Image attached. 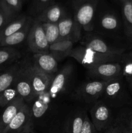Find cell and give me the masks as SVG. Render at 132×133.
<instances>
[{
  "mask_svg": "<svg viewBox=\"0 0 132 133\" xmlns=\"http://www.w3.org/2000/svg\"><path fill=\"white\" fill-rule=\"evenodd\" d=\"M86 113L85 112H77L66 122L64 127L65 133H80L84 125V119Z\"/></svg>",
  "mask_w": 132,
  "mask_h": 133,
  "instance_id": "7402d4cb",
  "label": "cell"
},
{
  "mask_svg": "<svg viewBox=\"0 0 132 133\" xmlns=\"http://www.w3.org/2000/svg\"><path fill=\"white\" fill-rule=\"evenodd\" d=\"M123 77L106 82L103 94L100 99L113 109H120L126 107L131 102L130 94Z\"/></svg>",
  "mask_w": 132,
  "mask_h": 133,
  "instance_id": "6da1fadb",
  "label": "cell"
},
{
  "mask_svg": "<svg viewBox=\"0 0 132 133\" xmlns=\"http://www.w3.org/2000/svg\"><path fill=\"white\" fill-rule=\"evenodd\" d=\"M90 115L91 121L97 132H104L115 121L113 109L101 99L92 105Z\"/></svg>",
  "mask_w": 132,
  "mask_h": 133,
  "instance_id": "3957f363",
  "label": "cell"
},
{
  "mask_svg": "<svg viewBox=\"0 0 132 133\" xmlns=\"http://www.w3.org/2000/svg\"><path fill=\"white\" fill-rule=\"evenodd\" d=\"M119 1H120V0H119Z\"/></svg>",
  "mask_w": 132,
  "mask_h": 133,
  "instance_id": "f35d334b",
  "label": "cell"
},
{
  "mask_svg": "<svg viewBox=\"0 0 132 133\" xmlns=\"http://www.w3.org/2000/svg\"><path fill=\"white\" fill-rule=\"evenodd\" d=\"M122 6L124 31L129 38L132 39V0H120Z\"/></svg>",
  "mask_w": 132,
  "mask_h": 133,
  "instance_id": "cb8c5ba5",
  "label": "cell"
},
{
  "mask_svg": "<svg viewBox=\"0 0 132 133\" xmlns=\"http://www.w3.org/2000/svg\"><path fill=\"white\" fill-rule=\"evenodd\" d=\"M68 57L76 60L87 70L104 62H120V58H119L100 54L84 45L73 48Z\"/></svg>",
  "mask_w": 132,
  "mask_h": 133,
  "instance_id": "7a4b0ae2",
  "label": "cell"
},
{
  "mask_svg": "<svg viewBox=\"0 0 132 133\" xmlns=\"http://www.w3.org/2000/svg\"><path fill=\"white\" fill-rule=\"evenodd\" d=\"M18 97V92L13 85L0 93V107H6Z\"/></svg>",
  "mask_w": 132,
  "mask_h": 133,
  "instance_id": "83f0119b",
  "label": "cell"
},
{
  "mask_svg": "<svg viewBox=\"0 0 132 133\" xmlns=\"http://www.w3.org/2000/svg\"><path fill=\"white\" fill-rule=\"evenodd\" d=\"M101 27L107 31H115L119 27V19L113 14H106L100 19Z\"/></svg>",
  "mask_w": 132,
  "mask_h": 133,
  "instance_id": "4316f807",
  "label": "cell"
},
{
  "mask_svg": "<svg viewBox=\"0 0 132 133\" xmlns=\"http://www.w3.org/2000/svg\"><path fill=\"white\" fill-rule=\"evenodd\" d=\"M21 57L20 51L12 47H0V71L5 70Z\"/></svg>",
  "mask_w": 132,
  "mask_h": 133,
  "instance_id": "d6986e66",
  "label": "cell"
},
{
  "mask_svg": "<svg viewBox=\"0 0 132 133\" xmlns=\"http://www.w3.org/2000/svg\"><path fill=\"white\" fill-rule=\"evenodd\" d=\"M80 133H97L89 116L87 114H85L84 125H83V128Z\"/></svg>",
  "mask_w": 132,
  "mask_h": 133,
  "instance_id": "f546056e",
  "label": "cell"
},
{
  "mask_svg": "<svg viewBox=\"0 0 132 133\" xmlns=\"http://www.w3.org/2000/svg\"><path fill=\"white\" fill-rule=\"evenodd\" d=\"M61 133H65V132L64 130H63V131H62V132H61Z\"/></svg>",
  "mask_w": 132,
  "mask_h": 133,
  "instance_id": "8d00e7d4",
  "label": "cell"
},
{
  "mask_svg": "<svg viewBox=\"0 0 132 133\" xmlns=\"http://www.w3.org/2000/svg\"><path fill=\"white\" fill-rule=\"evenodd\" d=\"M66 16L64 9L60 5L53 3L34 18L41 23H58V22Z\"/></svg>",
  "mask_w": 132,
  "mask_h": 133,
  "instance_id": "9a60e30c",
  "label": "cell"
},
{
  "mask_svg": "<svg viewBox=\"0 0 132 133\" xmlns=\"http://www.w3.org/2000/svg\"><path fill=\"white\" fill-rule=\"evenodd\" d=\"M21 63L29 78L36 97L47 93L54 75H47L40 71L33 66L31 61H21Z\"/></svg>",
  "mask_w": 132,
  "mask_h": 133,
  "instance_id": "277c9868",
  "label": "cell"
},
{
  "mask_svg": "<svg viewBox=\"0 0 132 133\" xmlns=\"http://www.w3.org/2000/svg\"><path fill=\"white\" fill-rule=\"evenodd\" d=\"M33 18L28 17V20L24 26L21 29L14 32L10 36L5 38L0 42V47H12L19 45L27 40V36L31 29Z\"/></svg>",
  "mask_w": 132,
  "mask_h": 133,
  "instance_id": "e0dca14e",
  "label": "cell"
},
{
  "mask_svg": "<svg viewBox=\"0 0 132 133\" xmlns=\"http://www.w3.org/2000/svg\"><path fill=\"white\" fill-rule=\"evenodd\" d=\"M106 82L93 80L83 84L79 89V95L85 103L93 105L102 97Z\"/></svg>",
  "mask_w": 132,
  "mask_h": 133,
  "instance_id": "30bf717a",
  "label": "cell"
},
{
  "mask_svg": "<svg viewBox=\"0 0 132 133\" xmlns=\"http://www.w3.org/2000/svg\"><path fill=\"white\" fill-rule=\"evenodd\" d=\"M27 133H34V131H31V132H27Z\"/></svg>",
  "mask_w": 132,
  "mask_h": 133,
  "instance_id": "d590c367",
  "label": "cell"
},
{
  "mask_svg": "<svg viewBox=\"0 0 132 133\" xmlns=\"http://www.w3.org/2000/svg\"><path fill=\"white\" fill-rule=\"evenodd\" d=\"M60 40H71L76 42L81 37L82 28L74 18L67 15L58 22Z\"/></svg>",
  "mask_w": 132,
  "mask_h": 133,
  "instance_id": "4fadbf2b",
  "label": "cell"
},
{
  "mask_svg": "<svg viewBox=\"0 0 132 133\" xmlns=\"http://www.w3.org/2000/svg\"><path fill=\"white\" fill-rule=\"evenodd\" d=\"M54 0H33L32 5V12L35 17L38 15L43 10L49 6L53 3Z\"/></svg>",
  "mask_w": 132,
  "mask_h": 133,
  "instance_id": "f1b7e54d",
  "label": "cell"
},
{
  "mask_svg": "<svg viewBox=\"0 0 132 133\" xmlns=\"http://www.w3.org/2000/svg\"><path fill=\"white\" fill-rule=\"evenodd\" d=\"M23 0H0V4L11 21L20 15Z\"/></svg>",
  "mask_w": 132,
  "mask_h": 133,
  "instance_id": "603a6c76",
  "label": "cell"
},
{
  "mask_svg": "<svg viewBox=\"0 0 132 133\" xmlns=\"http://www.w3.org/2000/svg\"><path fill=\"white\" fill-rule=\"evenodd\" d=\"M103 133H122V132L120 130V129L116 124L113 123L112 125L110 126Z\"/></svg>",
  "mask_w": 132,
  "mask_h": 133,
  "instance_id": "1f68e13d",
  "label": "cell"
},
{
  "mask_svg": "<svg viewBox=\"0 0 132 133\" xmlns=\"http://www.w3.org/2000/svg\"><path fill=\"white\" fill-rule=\"evenodd\" d=\"M72 73V66H65L59 72L54 74L47 92L51 98H55L65 90L69 83Z\"/></svg>",
  "mask_w": 132,
  "mask_h": 133,
  "instance_id": "9c48e42d",
  "label": "cell"
},
{
  "mask_svg": "<svg viewBox=\"0 0 132 133\" xmlns=\"http://www.w3.org/2000/svg\"><path fill=\"white\" fill-rule=\"evenodd\" d=\"M97 4V0H87L76 6L74 19L85 31L93 30V22Z\"/></svg>",
  "mask_w": 132,
  "mask_h": 133,
  "instance_id": "ba28073f",
  "label": "cell"
},
{
  "mask_svg": "<svg viewBox=\"0 0 132 133\" xmlns=\"http://www.w3.org/2000/svg\"><path fill=\"white\" fill-rule=\"evenodd\" d=\"M26 1V0H23V1Z\"/></svg>",
  "mask_w": 132,
  "mask_h": 133,
  "instance_id": "74e56055",
  "label": "cell"
},
{
  "mask_svg": "<svg viewBox=\"0 0 132 133\" xmlns=\"http://www.w3.org/2000/svg\"><path fill=\"white\" fill-rule=\"evenodd\" d=\"M118 127H119V128L120 129V130H121L122 133H132V128H131V127H119V126H118Z\"/></svg>",
  "mask_w": 132,
  "mask_h": 133,
  "instance_id": "d6a6232c",
  "label": "cell"
},
{
  "mask_svg": "<svg viewBox=\"0 0 132 133\" xmlns=\"http://www.w3.org/2000/svg\"><path fill=\"white\" fill-rule=\"evenodd\" d=\"M33 128L31 109L26 103L1 133H27L33 131Z\"/></svg>",
  "mask_w": 132,
  "mask_h": 133,
  "instance_id": "8992f818",
  "label": "cell"
},
{
  "mask_svg": "<svg viewBox=\"0 0 132 133\" xmlns=\"http://www.w3.org/2000/svg\"><path fill=\"white\" fill-rule=\"evenodd\" d=\"M26 103H27L23 99L18 97L5 107V110L0 115V133L2 132L7 127L8 125Z\"/></svg>",
  "mask_w": 132,
  "mask_h": 133,
  "instance_id": "2e32d148",
  "label": "cell"
},
{
  "mask_svg": "<svg viewBox=\"0 0 132 133\" xmlns=\"http://www.w3.org/2000/svg\"><path fill=\"white\" fill-rule=\"evenodd\" d=\"M87 1V0H74V3H75V6L79 5V4L82 3H84L85 1Z\"/></svg>",
  "mask_w": 132,
  "mask_h": 133,
  "instance_id": "836d02e7",
  "label": "cell"
},
{
  "mask_svg": "<svg viewBox=\"0 0 132 133\" xmlns=\"http://www.w3.org/2000/svg\"><path fill=\"white\" fill-rule=\"evenodd\" d=\"M20 67L21 61H18L0 71V93L14 85Z\"/></svg>",
  "mask_w": 132,
  "mask_h": 133,
  "instance_id": "ac0fdd59",
  "label": "cell"
},
{
  "mask_svg": "<svg viewBox=\"0 0 132 133\" xmlns=\"http://www.w3.org/2000/svg\"><path fill=\"white\" fill-rule=\"evenodd\" d=\"M26 41L28 49L33 54L49 52V44L47 40L42 23L34 18H33Z\"/></svg>",
  "mask_w": 132,
  "mask_h": 133,
  "instance_id": "5b68a950",
  "label": "cell"
},
{
  "mask_svg": "<svg viewBox=\"0 0 132 133\" xmlns=\"http://www.w3.org/2000/svg\"><path fill=\"white\" fill-rule=\"evenodd\" d=\"M88 75L94 80L109 81L123 77L120 62H104L87 70Z\"/></svg>",
  "mask_w": 132,
  "mask_h": 133,
  "instance_id": "52a82bcc",
  "label": "cell"
},
{
  "mask_svg": "<svg viewBox=\"0 0 132 133\" xmlns=\"http://www.w3.org/2000/svg\"><path fill=\"white\" fill-rule=\"evenodd\" d=\"M29 16L24 14H20L17 18L9 22L0 31V42L5 38L10 36L22 28L27 23Z\"/></svg>",
  "mask_w": 132,
  "mask_h": 133,
  "instance_id": "ffe728a7",
  "label": "cell"
},
{
  "mask_svg": "<svg viewBox=\"0 0 132 133\" xmlns=\"http://www.w3.org/2000/svg\"><path fill=\"white\" fill-rule=\"evenodd\" d=\"M31 62L36 68L45 74L54 75L58 72V59L49 52L33 54Z\"/></svg>",
  "mask_w": 132,
  "mask_h": 133,
  "instance_id": "7c38bea8",
  "label": "cell"
},
{
  "mask_svg": "<svg viewBox=\"0 0 132 133\" xmlns=\"http://www.w3.org/2000/svg\"><path fill=\"white\" fill-rule=\"evenodd\" d=\"M47 40L49 45L60 41L59 27L58 23H41Z\"/></svg>",
  "mask_w": 132,
  "mask_h": 133,
  "instance_id": "d4e9b609",
  "label": "cell"
},
{
  "mask_svg": "<svg viewBox=\"0 0 132 133\" xmlns=\"http://www.w3.org/2000/svg\"><path fill=\"white\" fill-rule=\"evenodd\" d=\"M123 77L126 79L132 78V51L124 52L120 61Z\"/></svg>",
  "mask_w": 132,
  "mask_h": 133,
  "instance_id": "484cf974",
  "label": "cell"
},
{
  "mask_svg": "<svg viewBox=\"0 0 132 133\" xmlns=\"http://www.w3.org/2000/svg\"><path fill=\"white\" fill-rule=\"evenodd\" d=\"M83 45L101 55L119 58H121V56L125 52V50L122 48L112 46L107 44L103 39L97 36H91L89 37L84 42Z\"/></svg>",
  "mask_w": 132,
  "mask_h": 133,
  "instance_id": "8fae6325",
  "label": "cell"
},
{
  "mask_svg": "<svg viewBox=\"0 0 132 133\" xmlns=\"http://www.w3.org/2000/svg\"><path fill=\"white\" fill-rule=\"evenodd\" d=\"M75 42L71 40H60L49 45V52L57 59L68 57L69 54L74 48Z\"/></svg>",
  "mask_w": 132,
  "mask_h": 133,
  "instance_id": "44dd1931",
  "label": "cell"
},
{
  "mask_svg": "<svg viewBox=\"0 0 132 133\" xmlns=\"http://www.w3.org/2000/svg\"><path fill=\"white\" fill-rule=\"evenodd\" d=\"M10 22L6 15V12L4 10L3 8L2 7L1 5L0 4V31L9 23Z\"/></svg>",
  "mask_w": 132,
  "mask_h": 133,
  "instance_id": "4dcf8cb0",
  "label": "cell"
},
{
  "mask_svg": "<svg viewBox=\"0 0 132 133\" xmlns=\"http://www.w3.org/2000/svg\"><path fill=\"white\" fill-rule=\"evenodd\" d=\"M126 81L128 82V84H129L130 89L132 90V78H131V79H126Z\"/></svg>",
  "mask_w": 132,
  "mask_h": 133,
  "instance_id": "e575fe53",
  "label": "cell"
},
{
  "mask_svg": "<svg viewBox=\"0 0 132 133\" xmlns=\"http://www.w3.org/2000/svg\"><path fill=\"white\" fill-rule=\"evenodd\" d=\"M14 86L18 92L19 97L23 99L27 103H31L36 97L32 89V84L24 68L23 67L21 61L20 69Z\"/></svg>",
  "mask_w": 132,
  "mask_h": 133,
  "instance_id": "5bb4252c",
  "label": "cell"
}]
</instances>
